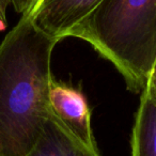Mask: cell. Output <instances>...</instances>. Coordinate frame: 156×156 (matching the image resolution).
<instances>
[{
	"instance_id": "1",
	"label": "cell",
	"mask_w": 156,
	"mask_h": 156,
	"mask_svg": "<svg viewBox=\"0 0 156 156\" xmlns=\"http://www.w3.org/2000/svg\"><path fill=\"white\" fill-rule=\"evenodd\" d=\"M60 40L24 14L0 43V156H25L50 118L51 55Z\"/></svg>"
},
{
	"instance_id": "2",
	"label": "cell",
	"mask_w": 156,
	"mask_h": 156,
	"mask_svg": "<svg viewBox=\"0 0 156 156\" xmlns=\"http://www.w3.org/2000/svg\"><path fill=\"white\" fill-rule=\"evenodd\" d=\"M66 37L88 42L141 93L156 59V0H102Z\"/></svg>"
},
{
	"instance_id": "3",
	"label": "cell",
	"mask_w": 156,
	"mask_h": 156,
	"mask_svg": "<svg viewBox=\"0 0 156 156\" xmlns=\"http://www.w3.org/2000/svg\"><path fill=\"white\" fill-rule=\"evenodd\" d=\"M50 115L81 144L98 153L91 127V109L80 87L52 77L49 88Z\"/></svg>"
},
{
	"instance_id": "4",
	"label": "cell",
	"mask_w": 156,
	"mask_h": 156,
	"mask_svg": "<svg viewBox=\"0 0 156 156\" xmlns=\"http://www.w3.org/2000/svg\"><path fill=\"white\" fill-rule=\"evenodd\" d=\"M101 2L102 0H39L28 14L40 30L61 41Z\"/></svg>"
},
{
	"instance_id": "5",
	"label": "cell",
	"mask_w": 156,
	"mask_h": 156,
	"mask_svg": "<svg viewBox=\"0 0 156 156\" xmlns=\"http://www.w3.org/2000/svg\"><path fill=\"white\" fill-rule=\"evenodd\" d=\"M25 156H101L76 140L51 115L35 145Z\"/></svg>"
},
{
	"instance_id": "6",
	"label": "cell",
	"mask_w": 156,
	"mask_h": 156,
	"mask_svg": "<svg viewBox=\"0 0 156 156\" xmlns=\"http://www.w3.org/2000/svg\"><path fill=\"white\" fill-rule=\"evenodd\" d=\"M130 144L132 156H156V103L145 90L140 93Z\"/></svg>"
},
{
	"instance_id": "7",
	"label": "cell",
	"mask_w": 156,
	"mask_h": 156,
	"mask_svg": "<svg viewBox=\"0 0 156 156\" xmlns=\"http://www.w3.org/2000/svg\"><path fill=\"white\" fill-rule=\"evenodd\" d=\"M11 1L14 10L17 13L24 15V14L30 13L32 11V9L39 0H11Z\"/></svg>"
},
{
	"instance_id": "8",
	"label": "cell",
	"mask_w": 156,
	"mask_h": 156,
	"mask_svg": "<svg viewBox=\"0 0 156 156\" xmlns=\"http://www.w3.org/2000/svg\"><path fill=\"white\" fill-rule=\"evenodd\" d=\"M145 91L149 93L151 98L156 103V59L154 61V64L152 66L151 73L149 76V80H147V87L144 88Z\"/></svg>"
},
{
	"instance_id": "9",
	"label": "cell",
	"mask_w": 156,
	"mask_h": 156,
	"mask_svg": "<svg viewBox=\"0 0 156 156\" xmlns=\"http://www.w3.org/2000/svg\"><path fill=\"white\" fill-rule=\"evenodd\" d=\"M9 5H12L11 0H0V32L5 31L8 27L7 10Z\"/></svg>"
}]
</instances>
